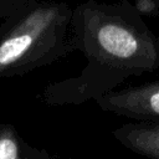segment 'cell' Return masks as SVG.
<instances>
[{
	"mask_svg": "<svg viewBox=\"0 0 159 159\" xmlns=\"http://www.w3.org/2000/svg\"><path fill=\"white\" fill-rule=\"evenodd\" d=\"M129 0H87L72 9L71 43L87 65L47 84L40 98L48 106L82 104L116 89L132 76L159 70V39Z\"/></svg>",
	"mask_w": 159,
	"mask_h": 159,
	"instance_id": "obj_1",
	"label": "cell"
},
{
	"mask_svg": "<svg viewBox=\"0 0 159 159\" xmlns=\"http://www.w3.org/2000/svg\"><path fill=\"white\" fill-rule=\"evenodd\" d=\"M72 9L65 1L30 0L0 26V78L20 76L66 56Z\"/></svg>",
	"mask_w": 159,
	"mask_h": 159,
	"instance_id": "obj_2",
	"label": "cell"
},
{
	"mask_svg": "<svg viewBox=\"0 0 159 159\" xmlns=\"http://www.w3.org/2000/svg\"><path fill=\"white\" fill-rule=\"evenodd\" d=\"M104 112L135 120H159V80L113 89L96 99Z\"/></svg>",
	"mask_w": 159,
	"mask_h": 159,
	"instance_id": "obj_3",
	"label": "cell"
},
{
	"mask_svg": "<svg viewBox=\"0 0 159 159\" xmlns=\"http://www.w3.org/2000/svg\"><path fill=\"white\" fill-rule=\"evenodd\" d=\"M114 138L129 150L159 159V120L125 123L113 130Z\"/></svg>",
	"mask_w": 159,
	"mask_h": 159,
	"instance_id": "obj_4",
	"label": "cell"
},
{
	"mask_svg": "<svg viewBox=\"0 0 159 159\" xmlns=\"http://www.w3.org/2000/svg\"><path fill=\"white\" fill-rule=\"evenodd\" d=\"M51 155L30 145L9 123H0V159H50Z\"/></svg>",
	"mask_w": 159,
	"mask_h": 159,
	"instance_id": "obj_5",
	"label": "cell"
},
{
	"mask_svg": "<svg viewBox=\"0 0 159 159\" xmlns=\"http://www.w3.org/2000/svg\"><path fill=\"white\" fill-rule=\"evenodd\" d=\"M29 1L30 0H0V19H7L24 7Z\"/></svg>",
	"mask_w": 159,
	"mask_h": 159,
	"instance_id": "obj_6",
	"label": "cell"
},
{
	"mask_svg": "<svg viewBox=\"0 0 159 159\" xmlns=\"http://www.w3.org/2000/svg\"><path fill=\"white\" fill-rule=\"evenodd\" d=\"M135 7L147 16H157L159 14V0H134Z\"/></svg>",
	"mask_w": 159,
	"mask_h": 159,
	"instance_id": "obj_7",
	"label": "cell"
}]
</instances>
